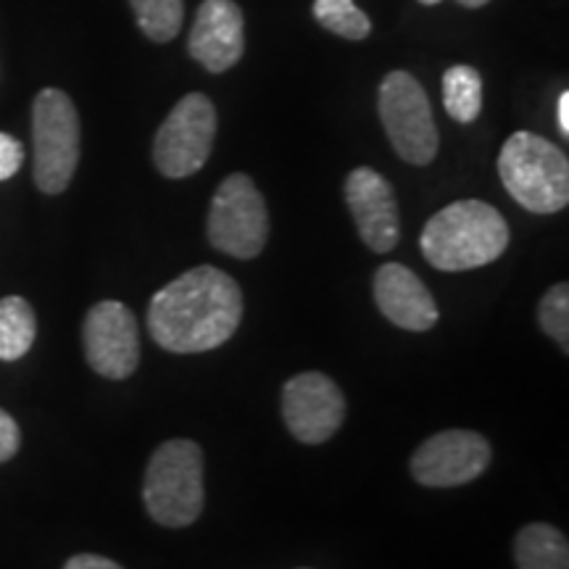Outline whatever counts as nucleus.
Returning <instances> with one entry per match:
<instances>
[{
	"label": "nucleus",
	"mask_w": 569,
	"mask_h": 569,
	"mask_svg": "<svg viewBox=\"0 0 569 569\" xmlns=\"http://www.w3.org/2000/svg\"><path fill=\"white\" fill-rule=\"evenodd\" d=\"M243 319V293L217 267H196L163 284L148 306V330L163 351L203 353L227 343Z\"/></svg>",
	"instance_id": "nucleus-1"
},
{
	"label": "nucleus",
	"mask_w": 569,
	"mask_h": 569,
	"mask_svg": "<svg viewBox=\"0 0 569 569\" xmlns=\"http://www.w3.org/2000/svg\"><path fill=\"white\" fill-rule=\"evenodd\" d=\"M427 264L440 272L486 267L509 248V224L486 201H457L438 211L419 238Z\"/></svg>",
	"instance_id": "nucleus-2"
},
{
	"label": "nucleus",
	"mask_w": 569,
	"mask_h": 569,
	"mask_svg": "<svg viewBox=\"0 0 569 569\" xmlns=\"http://www.w3.org/2000/svg\"><path fill=\"white\" fill-rule=\"evenodd\" d=\"M498 174L509 196L532 213H557L569 203L567 153L540 134H511L498 156Z\"/></svg>",
	"instance_id": "nucleus-3"
},
{
	"label": "nucleus",
	"mask_w": 569,
	"mask_h": 569,
	"mask_svg": "<svg viewBox=\"0 0 569 569\" xmlns=\"http://www.w3.org/2000/svg\"><path fill=\"white\" fill-rule=\"evenodd\" d=\"M148 515L163 528H188L203 511V451L193 440H167L153 451L142 480Z\"/></svg>",
	"instance_id": "nucleus-4"
},
{
	"label": "nucleus",
	"mask_w": 569,
	"mask_h": 569,
	"mask_svg": "<svg viewBox=\"0 0 569 569\" xmlns=\"http://www.w3.org/2000/svg\"><path fill=\"white\" fill-rule=\"evenodd\" d=\"M34 182L46 196L69 188L80 163V113L67 92L46 88L32 106Z\"/></svg>",
	"instance_id": "nucleus-5"
},
{
	"label": "nucleus",
	"mask_w": 569,
	"mask_h": 569,
	"mask_svg": "<svg viewBox=\"0 0 569 569\" xmlns=\"http://www.w3.org/2000/svg\"><path fill=\"white\" fill-rule=\"evenodd\" d=\"M209 243L232 259H256L269 238V213L264 196L243 172H234L213 193L209 222Z\"/></svg>",
	"instance_id": "nucleus-6"
},
{
	"label": "nucleus",
	"mask_w": 569,
	"mask_h": 569,
	"mask_svg": "<svg viewBox=\"0 0 569 569\" xmlns=\"http://www.w3.org/2000/svg\"><path fill=\"white\" fill-rule=\"evenodd\" d=\"M380 119L393 151L415 167H427L438 156V127L430 98L407 71H390L380 84Z\"/></svg>",
	"instance_id": "nucleus-7"
},
{
	"label": "nucleus",
	"mask_w": 569,
	"mask_h": 569,
	"mask_svg": "<svg viewBox=\"0 0 569 569\" xmlns=\"http://www.w3.org/2000/svg\"><path fill=\"white\" fill-rule=\"evenodd\" d=\"M217 138V109L203 92H190L163 119L153 140L156 169L169 180L201 172Z\"/></svg>",
	"instance_id": "nucleus-8"
},
{
	"label": "nucleus",
	"mask_w": 569,
	"mask_h": 569,
	"mask_svg": "<svg viewBox=\"0 0 569 569\" xmlns=\"http://www.w3.org/2000/svg\"><path fill=\"white\" fill-rule=\"evenodd\" d=\"M82 346L92 372L109 380H127L140 365L138 322L122 301L92 306L82 325Z\"/></svg>",
	"instance_id": "nucleus-9"
},
{
	"label": "nucleus",
	"mask_w": 569,
	"mask_h": 569,
	"mask_svg": "<svg viewBox=\"0 0 569 569\" xmlns=\"http://www.w3.org/2000/svg\"><path fill=\"white\" fill-rule=\"evenodd\" d=\"M490 443L472 430H443L411 457V475L425 488H457L478 480L490 465Z\"/></svg>",
	"instance_id": "nucleus-10"
},
{
	"label": "nucleus",
	"mask_w": 569,
	"mask_h": 569,
	"mask_svg": "<svg viewBox=\"0 0 569 569\" xmlns=\"http://www.w3.org/2000/svg\"><path fill=\"white\" fill-rule=\"evenodd\" d=\"M282 419L301 443H327L343 427L346 398L322 372L296 375L282 388Z\"/></svg>",
	"instance_id": "nucleus-11"
},
{
	"label": "nucleus",
	"mask_w": 569,
	"mask_h": 569,
	"mask_svg": "<svg viewBox=\"0 0 569 569\" xmlns=\"http://www.w3.org/2000/svg\"><path fill=\"white\" fill-rule=\"evenodd\" d=\"M346 203L365 246L375 253L393 251L401 238V213L386 177L369 167L353 169L346 180Z\"/></svg>",
	"instance_id": "nucleus-12"
},
{
	"label": "nucleus",
	"mask_w": 569,
	"mask_h": 569,
	"mask_svg": "<svg viewBox=\"0 0 569 569\" xmlns=\"http://www.w3.org/2000/svg\"><path fill=\"white\" fill-rule=\"evenodd\" d=\"M190 56L209 69L211 74H222L243 59L246 32L243 11L232 0H203L196 13L193 30L188 40Z\"/></svg>",
	"instance_id": "nucleus-13"
},
{
	"label": "nucleus",
	"mask_w": 569,
	"mask_h": 569,
	"mask_svg": "<svg viewBox=\"0 0 569 569\" xmlns=\"http://www.w3.org/2000/svg\"><path fill=\"white\" fill-rule=\"evenodd\" d=\"M377 309L401 330L425 332L438 322V306L425 282L403 264H382L375 272Z\"/></svg>",
	"instance_id": "nucleus-14"
},
{
	"label": "nucleus",
	"mask_w": 569,
	"mask_h": 569,
	"mask_svg": "<svg viewBox=\"0 0 569 569\" xmlns=\"http://www.w3.org/2000/svg\"><path fill=\"white\" fill-rule=\"evenodd\" d=\"M515 561L519 569H569L567 536L553 525H525L515 538Z\"/></svg>",
	"instance_id": "nucleus-15"
},
{
	"label": "nucleus",
	"mask_w": 569,
	"mask_h": 569,
	"mask_svg": "<svg viewBox=\"0 0 569 569\" xmlns=\"http://www.w3.org/2000/svg\"><path fill=\"white\" fill-rule=\"evenodd\" d=\"M38 336L32 306L21 296L0 298V361H17L30 353Z\"/></svg>",
	"instance_id": "nucleus-16"
},
{
	"label": "nucleus",
	"mask_w": 569,
	"mask_h": 569,
	"mask_svg": "<svg viewBox=\"0 0 569 569\" xmlns=\"http://www.w3.org/2000/svg\"><path fill=\"white\" fill-rule=\"evenodd\" d=\"M443 106L459 124H472L482 109V80L472 67H451L443 74Z\"/></svg>",
	"instance_id": "nucleus-17"
},
{
	"label": "nucleus",
	"mask_w": 569,
	"mask_h": 569,
	"mask_svg": "<svg viewBox=\"0 0 569 569\" xmlns=\"http://www.w3.org/2000/svg\"><path fill=\"white\" fill-rule=\"evenodd\" d=\"M130 6L146 38L169 42L180 34L184 19L182 0H130Z\"/></svg>",
	"instance_id": "nucleus-18"
},
{
	"label": "nucleus",
	"mask_w": 569,
	"mask_h": 569,
	"mask_svg": "<svg viewBox=\"0 0 569 569\" xmlns=\"http://www.w3.org/2000/svg\"><path fill=\"white\" fill-rule=\"evenodd\" d=\"M315 17L325 30L346 40H365L372 32V21L353 0H315Z\"/></svg>",
	"instance_id": "nucleus-19"
},
{
	"label": "nucleus",
	"mask_w": 569,
	"mask_h": 569,
	"mask_svg": "<svg viewBox=\"0 0 569 569\" xmlns=\"http://www.w3.org/2000/svg\"><path fill=\"white\" fill-rule=\"evenodd\" d=\"M538 325L553 343L561 348V353L569 351V284L559 282L546 290V296L538 303Z\"/></svg>",
	"instance_id": "nucleus-20"
},
{
	"label": "nucleus",
	"mask_w": 569,
	"mask_h": 569,
	"mask_svg": "<svg viewBox=\"0 0 569 569\" xmlns=\"http://www.w3.org/2000/svg\"><path fill=\"white\" fill-rule=\"evenodd\" d=\"M24 163V146L11 134L0 132V182L11 180Z\"/></svg>",
	"instance_id": "nucleus-21"
},
{
	"label": "nucleus",
	"mask_w": 569,
	"mask_h": 569,
	"mask_svg": "<svg viewBox=\"0 0 569 569\" xmlns=\"http://www.w3.org/2000/svg\"><path fill=\"white\" fill-rule=\"evenodd\" d=\"M19 446H21V432H19L17 419L0 409V465L17 457Z\"/></svg>",
	"instance_id": "nucleus-22"
},
{
	"label": "nucleus",
	"mask_w": 569,
	"mask_h": 569,
	"mask_svg": "<svg viewBox=\"0 0 569 569\" xmlns=\"http://www.w3.org/2000/svg\"><path fill=\"white\" fill-rule=\"evenodd\" d=\"M63 569H124V567L106 557H98V553H77V557H71L67 565H63Z\"/></svg>",
	"instance_id": "nucleus-23"
},
{
	"label": "nucleus",
	"mask_w": 569,
	"mask_h": 569,
	"mask_svg": "<svg viewBox=\"0 0 569 569\" xmlns=\"http://www.w3.org/2000/svg\"><path fill=\"white\" fill-rule=\"evenodd\" d=\"M557 122H559V130L565 138H569V92L565 90L559 96V103H557Z\"/></svg>",
	"instance_id": "nucleus-24"
},
{
	"label": "nucleus",
	"mask_w": 569,
	"mask_h": 569,
	"mask_svg": "<svg viewBox=\"0 0 569 569\" xmlns=\"http://www.w3.org/2000/svg\"><path fill=\"white\" fill-rule=\"evenodd\" d=\"M461 6H465V9H482V6L488 3V0H459Z\"/></svg>",
	"instance_id": "nucleus-25"
},
{
	"label": "nucleus",
	"mask_w": 569,
	"mask_h": 569,
	"mask_svg": "<svg viewBox=\"0 0 569 569\" xmlns=\"http://www.w3.org/2000/svg\"><path fill=\"white\" fill-rule=\"evenodd\" d=\"M419 3H425V6H438L440 0H419Z\"/></svg>",
	"instance_id": "nucleus-26"
}]
</instances>
